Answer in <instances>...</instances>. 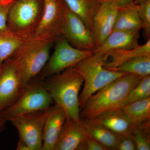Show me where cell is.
I'll list each match as a JSON object with an SVG mask.
<instances>
[{
  "label": "cell",
  "mask_w": 150,
  "mask_h": 150,
  "mask_svg": "<svg viewBox=\"0 0 150 150\" xmlns=\"http://www.w3.org/2000/svg\"><path fill=\"white\" fill-rule=\"evenodd\" d=\"M16 150H30L26 144L20 139L17 146Z\"/></svg>",
  "instance_id": "f546056e"
},
{
  "label": "cell",
  "mask_w": 150,
  "mask_h": 150,
  "mask_svg": "<svg viewBox=\"0 0 150 150\" xmlns=\"http://www.w3.org/2000/svg\"><path fill=\"white\" fill-rule=\"evenodd\" d=\"M139 13L145 37L147 40H149L150 39V0L139 5Z\"/></svg>",
  "instance_id": "484cf974"
},
{
  "label": "cell",
  "mask_w": 150,
  "mask_h": 150,
  "mask_svg": "<svg viewBox=\"0 0 150 150\" xmlns=\"http://www.w3.org/2000/svg\"><path fill=\"white\" fill-rule=\"evenodd\" d=\"M81 120L88 135L108 149L115 150L118 135L93 120Z\"/></svg>",
  "instance_id": "ffe728a7"
},
{
  "label": "cell",
  "mask_w": 150,
  "mask_h": 150,
  "mask_svg": "<svg viewBox=\"0 0 150 150\" xmlns=\"http://www.w3.org/2000/svg\"><path fill=\"white\" fill-rule=\"evenodd\" d=\"M92 120L118 135H129L135 126L120 108L105 113Z\"/></svg>",
  "instance_id": "2e32d148"
},
{
  "label": "cell",
  "mask_w": 150,
  "mask_h": 150,
  "mask_svg": "<svg viewBox=\"0 0 150 150\" xmlns=\"http://www.w3.org/2000/svg\"><path fill=\"white\" fill-rule=\"evenodd\" d=\"M53 43L37 39L33 35L10 57L24 88L42 71L50 57Z\"/></svg>",
  "instance_id": "3957f363"
},
{
  "label": "cell",
  "mask_w": 150,
  "mask_h": 150,
  "mask_svg": "<svg viewBox=\"0 0 150 150\" xmlns=\"http://www.w3.org/2000/svg\"><path fill=\"white\" fill-rule=\"evenodd\" d=\"M134 140L129 135H118L115 150H137Z\"/></svg>",
  "instance_id": "83f0119b"
},
{
  "label": "cell",
  "mask_w": 150,
  "mask_h": 150,
  "mask_svg": "<svg viewBox=\"0 0 150 150\" xmlns=\"http://www.w3.org/2000/svg\"><path fill=\"white\" fill-rule=\"evenodd\" d=\"M15 0H0V30L8 29V15L11 6Z\"/></svg>",
  "instance_id": "4316f807"
},
{
  "label": "cell",
  "mask_w": 150,
  "mask_h": 150,
  "mask_svg": "<svg viewBox=\"0 0 150 150\" xmlns=\"http://www.w3.org/2000/svg\"><path fill=\"white\" fill-rule=\"evenodd\" d=\"M129 136L135 142L137 150H150V120L135 125Z\"/></svg>",
  "instance_id": "cb8c5ba5"
},
{
  "label": "cell",
  "mask_w": 150,
  "mask_h": 150,
  "mask_svg": "<svg viewBox=\"0 0 150 150\" xmlns=\"http://www.w3.org/2000/svg\"><path fill=\"white\" fill-rule=\"evenodd\" d=\"M140 30H115L108 35L101 46L93 53L105 54L113 49H131L139 45Z\"/></svg>",
  "instance_id": "9a60e30c"
},
{
  "label": "cell",
  "mask_w": 150,
  "mask_h": 150,
  "mask_svg": "<svg viewBox=\"0 0 150 150\" xmlns=\"http://www.w3.org/2000/svg\"><path fill=\"white\" fill-rule=\"evenodd\" d=\"M5 121L0 118V132H1L4 129L5 126Z\"/></svg>",
  "instance_id": "1f68e13d"
},
{
  "label": "cell",
  "mask_w": 150,
  "mask_h": 150,
  "mask_svg": "<svg viewBox=\"0 0 150 150\" xmlns=\"http://www.w3.org/2000/svg\"><path fill=\"white\" fill-rule=\"evenodd\" d=\"M49 77L44 85L54 102L64 111L66 119H80L79 96L82 77L72 67Z\"/></svg>",
  "instance_id": "7a4b0ae2"
},
{
  "label": "cell",
  "mask_w": 150,
  "mask_h": 150,
  "mask_svg": "<svg viewBox=\"0 0 150 150\" xmlns=\"http://www.w3.org/2000/svg\"><path fill=\"white\" fill-rule=\"evenodd\" d=\"M30 36L20 35L8 29L0 30V67Z\"/></svg>",
  "instance_id": "44dd1931"
},
{
  "label": "cell",
  "mask_w": 150,
  "mask_h": 150,
  "mask_svg": "<svg viewBox=\"0 0 150 150\" xmlns=\"http://www.w3.org/2000/svg\"><path fill=\"white\" fill-rule=\"evenodd\" d=\"M30 82L15 101L0 111V118L8 121L17 115L44 110L54 102L41 81Z\"/></svg>",
  "instance_id": "5b68a950"
},
{
  "label": "cell",
  "mask_w": 150,
  "mask_h": 150,
  "mask_svg": "<svg viewBox=\"0 0 150 150\" xmlns=\"http://www.w3.org/2000/svg\"><path fill=\"white\" fill-rule=\"evenodd\" d=\"M62 36L74 48L83 51L95 50L92 33L76 15L69 10Z\"/></svg>",
  "instance_id": "8fae6325"
},
{
  "label": "cell",
  "mask_w": 150,
  "mask_h": 150,
  "mask_svg": "<svg viewBox=\"0 0 150 150\" xmlns=\"http://www.w3.org/2000/svg\"><path fill=\"white\" fill-rule=\"evenodd\" d=\"M71 11L76 15L93 32L94 19L102 0H63Z\"/></svg>",
  "instance_id": "e0dca14e"
},
{
  "label": "cell",
  "mask_w": 150,
  "mask_h": 150,
  "mask_svg": "<svg viewBox=\"0 0 150 150\" xmlns=\"http://www.w3.org/2000/svg\"><path fill=\"white\" fill-rule=\"evenodd\" d=\"M87 134L81 119H66L54 150H77Z\"/></svg>",
  "instance_id": "4fadbf2b"
},
{
  "label": "cell",
  "mask_w": 150,
  "mask_h": 150,
  "mask_svg": "<svg viewBox=\"0 0 150 150\" xmlns=\"http://www.w3.org/2000/svg\"><path fill=\"white\" fill-rule=\"evenodd\" d=\"M51 107L17 115L8 120L18 131L20 139L30 150H42L43 128Z\"/></svg>",
  "instance_id": "ba28073f"
},
{
  "label": "cell",
  "mask_w": 150,
  "mask_h": 150,
  "mask_svg": "<svg viewBox=\"0 0 150 150\" xmlns=\"http://www.w3.org/2000/svg\"><path fill=\"white\" fill-rule=\"evenodd\" d=\"M113 71L141 77L150 74V55L137 56L123 62Z\"/></svg>",
  "instance_id": "603a6c76"
},
{
  "label": "cell",
  "mask_w": 150,
  "mask_h": 150,
  "mask_svg": "<svg viewBox=\"0 0 150 150\" xmlns=\"http://www.w3.org/2000/svg\"><path fill=\"white\" fill-rule=\"evenodd\" d=\"M148 0H134V1L135 2L136 4L140 5L141 4H143V3H145V2H146Z\"/></svg>",
  "instance_id": "d6a6232c"
},
{
  "label": "cell",
  "mask_w": 150,
  "mask_h": 150,
  "mask_svg": "<svg viewBox=\"0 0 150 150\" xmlns=\"http://www.w3.org/2000/svg\"><path fill=\"white\" fill-rule=\"evenodd\" d=\"M103 54L107 59L111 57V61L105 62L103 66L108 69L112 70L129 59L137 56L150 55V39L144 45H139L133 49H113Z\"/></svg>",
  "instance_id": "d6986e66"
},
{
  "label": "cell",
  "mask_w": 150,
  "mask_h": 150,
  "mask_svg": "<svg viewBox=\"0 0 150 150\" xmlns=\"http://www.w3.org/2000/svg\"><path fill=\"white\" fill-rule=\"evenodd\" d=\"M139 5L134 1L118 6L117 16L112 31L120 30L143 28L139 13Z\"/></svg>",
  "instance_id": "ac0fdd59"
},
{
  "label": "cell",
  "mask_w": 150,
  "mask_h": 150,
  "mask_svg": "<svg viewBox=\"0 0 150 150\" xmlns=\"http://www.w3.org/2000/svg\"><path fill=\"white\" fill-rule=\"evenodd\" d=\"M142 77L127 74L105 86L86 100L81 109L80 118L92 120L105 113L120 108L129 92Z\"/></svg>",
  "instance_id": "6da1fadb"
},
{
  "label": "cell",
  "mask_w": 150,
  "mask_h": 150,
  "mask_svg": "<svg viewBox=\"0 0 150 150\" xmlns=\"http://www.w3.org/2000/svg\"><path fill=\"white\" fill-rule=\"evenodd\" d=\"M118 6V0H102L94 19L92 34L95 50L102 45L112 33Z\"/></svg>",
  "instance_id": "7c38bea8"
},
{
  "label": "cell",
  "mask_w": 150,
  "mask_h": 150,
  "mask_svg": "<svg viewBox=\"0 0 150 150\" xmlns=\"http://www.w3.org/2000/svg\"><path fill=\"white\" fill-rule=\"evenodd\" d=\"M107 59L104 54L96 52L73 67L83 79V88L79 96L80 110L92 95L112 81L127 74L105 68L103 64Z\"/></svg>",
  "instance_id": "277c9868"
},
{
  "label": "cell",
  "mask_w": 150,
  "mask_h": 150,
  "mask_svg": "<svg viewBox=\"0 0 150 150\" xmlns=\"http://www.w3.org/2000/svg\"><path fill=\"white\" fill-rule=\"evenodd\" d=\"M93 54V51H83L74 48L61 36L56 40L54 53L49 57L42 71L41 79H43L74 67Z\"/></svg>",
  "instance_id": "9c48e42d"
},
{
  "label": "cell",
  "mask_w": 150,
  "mask_h": 150,
  "mask_svg": "<svg viewBox=\"0 0 150 150\" xmlns=\"http://www.w3.org/2000/svg\"><path fill=\"white\" fill-rule=\"evenodd\" d=\"M43 0H15L7 21L8 29L25 36L33 34L43 11Z\"/></svg>",
  "instance_id": "8992f818"
},
{
  "label": "cell",
  "mask_w": 150,
  "mask_h": 150,
  "mask_svg": "<svg viewBox=\"0 0 150 150\" xmlns=\"http://www.w3.org/2000/svg\"><path fill=\"white\" fill-rule=\"evenodd\" d=\"M150 97V76L141 78L139 81L130 91L122 106Z\"/></svg>",
  "instance_id": "d4e9b609"
},
{
  "label": "cell",
  "mask_w": 150,
  "mask_h": 150,
  "mask_svg": "<svg viewBox=\"0 0 150 150\" xmlns=\"http://www.w3.org/2000/svg\"><path fill=\"white\" fill-rule=\"evenodd\" d=\"M120 108L135 125L150 120V97L123 105Z\"/></svg>",
  "instance_id": "7402d4cb"
},
{
  "label": "cell",
  "mask_w": 150,
  "mask_h": 150,
  "mask_svg": "<svg viewBox=\"0 0 150 150\" xmlns=\"http://www.w3.org/2000/svg\"><path fill=\"white\" fill-rule=\"evenodd\" d=\"M66 119L64 111L60 106H51L43 128L42 150H54Z\"/></svg>",
  "instance_id": "5bb4252c"
},
{
  "label": "cell",
  "mask_w": 150,
  "mask_h": 150,
  "mask_svg": "<svg viewBox=\"0 0 150 150\" xmlns=\"http://www.w3.org/2000/svg\"><path fill=\"white\" fill-rule=\"evenodd\" d=\"M24 88L16 67L9 58L0 67V111L13 103Z\"/></svg>",
  "instance_id": "30bf717a"
},
{
  "label": "cell",
  "mask_w": 150,
  "mask_h": 150,
  "mask_svg": "<svg viewBox=\"0 0 150 150\" xmlns=\"http://www.w3.org/2000/svg\"><path fill=\"white\" fill-rule=\"evenodd\" d=\"M77 150H108L107 148L100 144L93 138L87 135L82 142Z\"/></svg>",
  "instance_id": "f1b7e54d"
},
{
  "label": "cell",
  "mask_w": 150,
  "mask_h": 150,
  "mask_svg": "<svg viewBox=\"0 0 150 150\" xmlns=\"http://www.w3.org/2000/svg\"><path fill=\"white\" fill-rule=\"evenodd\" d=\"M134 0H118V6H122L125 5L133 1Z\"/></svg>",
  "instance_id": "4dcf8cb0"
},
{
  "label": "cell",
  "mask_w": 150,
  "mask_h": 150,
  "mask_svg": "<svg viewBox=\"0 0 150 150\" xmlns=\"http://www.w3.org/2000/svg\"><path fill=\"white\" fill-rule=\"evenodd\" d=\"M43 1V13L33 35L39 40L54 43L62 36L69 9L63 0Z\"/></svg>",
  "instance_id": "52a82bcc"
}]
</instances>
